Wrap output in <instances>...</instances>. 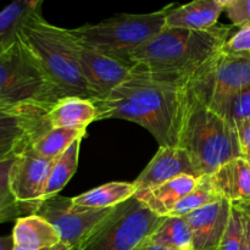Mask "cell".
Returning <instances> with one entry per match:
<instances>
[{
    "mask_svg": "<svg viewBox=\"0 0 250 250\" xmlns=\"http://www.w3.org/2000/svg\"><path fill=\"white\" fill-rule=\"evenodd\" d=\"M66 250H81V248H78V247H76V248H68Z\"/></svg>",
    "mask_w": 250,
    "mask_h": 250,
    "instance_id": "cell-36",
    "label": "cell"
},
{
    "mask_svg": "<svg viewBox=\"0 0 250 250\" xmlns=\"http://www.w3.org/2000/svg\"><path fill=\"white\" fill-rule=\"evenodd\" d=\"M170 7L168 5L149 14L116 15L99 23L84 24L68 32L81 45L128 62L129 54L165 28Z\"/></svg>",
    "mask_w": 250,
    "mask_h": 250,
    "instance_id": "cell-5",
    "label": "cell"
},
{
    "mask_svg": "<svg viewBox=\"0 0 250 250\" xmlns=\"http://www.w3.org/2000/svg\"><path fill=\"white\" fill-rule=\"evenodd\" d=\"M164 219L134 195L110 211L85 239L81 250H136Z\"/></svg>",
    "mask_w": 250,
    "mask_h": 250,
    "instance_id": "cell-7",
    "label": "cell"
},
{
    "mask_svg": "<svg viewBox=\"0 0 250 250\" xmlns=\"http://www.w3.org/2000/svg\"><path fill=\"white\" fill-rule=\"evenodd\" d=\"M224 11L225 0H195L182 6L171 4L165 27L207 31L217 26V21Z\"/></svg>",
    "mask_w": 250,
    "mask_h": 250,
    "instance_id": "cell-15",
    "label": "cell"
},
{
    "mask_svg": "<svg viewBox=\"0 0 250 250\" xmlns=\"http://www.w3.org/2000/svg\"><path fill=\"white\" fill-rule=\"evenodd\" d=\"M55 160L28 149L17 156L10 172V188L24 215H34L44 202L46 185Z\"/></svg>",
    "mask_w": 250,
    "mask_h": 250,
    "instance_id": "cell-10",
    "label": "cell"
},
{
    "mask_svg": "<svg viewBox=\"0 0 250 250\" xmlns=\"http://www.w3.org/2000/svg\"><path fill=\"white\" fill-rule=\"evenodd\" d=\"M149 241L178 250H192V233L183 217L166 216Z\"/></svg>",
    "mask_w": 250,
    "mask_h": 250,
    "instance_id": "cell-24",
    "label": "cell"
},
{
    "mask_svg": "<svg viewBox=\"0 0 250 250\" xmlns=\"http://www.w3.org/2000/svg\"><path fill=\"white\" fill-rule=\"evenodd\" d=\"M194 78L175 83L134 65L129 77L109 95L93 100L98 110L97 121L120 119L134 122L150 132L159 146H178Z\"/></svg>",
    "mask_w": 250,
    "mask_h": 250,
    "instance_id": "cell-1",
    "label": "cell"
},
{
    "mask_svg": "<svg viewBox=\"0 0 250 250\" xmlns=\"http://www.w3.org/2000/svg\"><path fill=\"white\" fill-rule=\"evenodd\" d=\"M225 11L233 26L250 27V0H225Z\"/></svg>",
    "mask_w": 250,
    "mask_h": 250,
    "instance_id": "cell-29",
    "label": "cell"
},
{
    "mask_svg": "<svg viewBox=\"0 0 250 250\" xmlns=\"http://www.w3.org/2000/svg\"><path fill=\"white\" fill-rule=\"evenodd\" d=\"M49 109L15 106L0 109V163L26 153L34 142L50 129Z\"/></svg>",
    "mask_w": 250,
    "mask_h": 250,
    "instance_id": "cell-9",
    "label": "cell"
},
{
    "mask_svg": "<svg viewBox=\"0 0 250 250\" xmlns=\"http://www.w3.org/2000/svg\"><path fill=\"white\" fill-rule=\"evenodd\" d=\"M208 178L215 192L231 204H250V164L243 158L229 161Z\"/></svg>",
    "mask_w": 250,
    "mask_h": 250,
    "instance_id": "cell-16",
    "label": "cell"
},
{
    "mask_svg": "<svg viewBox=\"0 0 250 250\" xmlns=\"http://www.w3.org/2000/svg\"><path fill=\"white\" fill-rule=\"evenodd\" d=\"M82 139L76 141L60 158L54 163L49 176L48 185H46L44 200L59 195L60 190L72 178L78 167V158H80V148Z\"/></svg>",
    "mask_w": 250,
    "mask_h": 250,
    "instance_id": "cell-23",
    "label": "cell"
},
{
    "mask_svg": "<svg viewBox=\"0 0 250 250\" xmlns=\"http://www.w3.org/2000/svg\"><path fill=\"white\" fill-rule=\"evenodd\" d=\"M199 180L193 176H180L150 190L137 193L136 197L158 216H170L178 203L194 189Z\"/></svg>",
    "mask_w": 250,
    "mask_h": 250,
    "instance_id": "cell-17",
    "label": "cell"
},
{
    "mask_svg": "<svg viewBox=\"0 0 250 250\" xmlns=\"http://www.w3.org/2000/svg\"><path fill=\"white\" fill-rule=\"evenodd\" d=\"M68 249L63 244H59V246L51 247V248H42V249H26V248H20V247H14V250H66Z\"/></svg>",
    "mask_w": 250,
    "mask_h": 250,
    "instance_id": "cell-35",
    "label": "cell"
},
{
    "mask_svg": "<svg viewBox=\"0 0 250 250\" xmlns=\"http://www.w3.org/2000/svg\"><path fill=\"white\" fill-rule=\"evenodd\" d=\"M41 0H19L0 11V53L6 50L19 39V31L29 16L41 11Z\"/></svg>",
    "mask_w": 250,
    "mask_h": 250,
    "instance_id": "cell-21",
    "label": "cell"
},
{
    "mask_svg": "<svg viewBox=\"0 0 250 250\" xmlns=\"http://www.w3.org/2000/svg\"><path fill=\"white\" fill-rule=\"evenodd\" d=\"M232 204L220 199L183 216L192 233V250H219L229 226Z\"/></svg>",
    "mask_w": 250,
    "mask_h": 250,
    "instance_id": "cell-14",
    "label": "cell"
},
{
    "mask_svg": "<svg viewBox=\"0 0 250 250\" xmlns=\"http://www.w3.org/2000/svg\"><path fill=\"white\" fill-rule=\"evenodd\" d=\"M11 236L15 247L26 249L51 248L61 243L53 225L36 214L16 220Z\"/></svg>",
    "mask_w": 250,
    "mask_h": 250,
    "instance_id": "cell-19",
    "label": "cell"
},
{
    "mask_svg": "<svg viewBox=\"0 0 250 250\" xmlns=\"http://www.w3.org/2000/svg\"><path fill=\"white\" fill-rule=\"evenodd\" d=\"M60 95L31 49L20 39L0 53V106L51 109Z\"/></svg>",
    "mask_w": 250,
    "mask_h": 250,
    "instance_id": "cell-6",
    "label": "cell"
},
{
    "mask_svg": "<svg viewBox=\"0 0 250 250\" xmlns=\"http://www.w3.org/2000/svg\"><path fill=\"white\" fill-rule=\"evenodd\" d=\"M250 85V53L226 54L220 51L214 61L209 105L222 116L229 100Z\"/></svg>",
    "mask_w": 250,
    "mask_h": 250,
    "instance_id": "cell-11",
    "label": "cell"
},
{
    "mask_svg": "<svg viewBox=\"0 0 250 250\" xmlns=\"http://www.w3.org/2000/svg\"><path fill=\"white\" fill-rule=\"evenodd\" d=\"M77 44L81 66L85 80L95 95L94 100L103 99L109 95L112 89L126 81L132 73L134 65L98 53L93 49L81 45L78 42Z\"/></svg>",
    "mask_w": 250,
    "mask_h": 250,
    "instance_id": "cell-13",
    "label": "cell"
},
{
    "mask_svg": "<svg viewBox=\"0 0 250 250\" xmlns=\"http://www.w3.org/2000/svg\"><path fill=\"white\" fill-rule=\"evenodd\" d=\"M222 51L226 54L250 53V27L239 28L232 34L222 46Z\"/></svg>",
    "mask_w": 250,
    "mask_h": 250,
    "instance_id": "cell-30",
    "label": "cell"
},
{
    "mask_svg": "<svg viewBox=\"0 0 250 250\" xmlns=\"http://www.w3.org/2000/svg\"><path fill=\"white\" fill-rule=\"evenodd\" d=\"M114 209V208H112ZM112 209H89L75 205L72 198L56 195L44 200L36 215L50 222L67 248H81L95 227Z\"/></svg>",
    "mask_w": 250,
    "mask_h": 250,
    "instance_id": "cell-8",
    "label": "cell"
},
{
    "mask_svg": "<svg viewBox=\"0 0 250 250\" xmlns=\"http://www.w3.org/2000/svg\"><path fill=\"white\" fill-rule=\"evenodd\" d=\"M180 176L202 177L187 150L181 146H159L155 156L133 182L136 194L159 187Z\"/></svg>",
    "mask_w": 250,
    "mask_h": 250,
    "instance_id": "cell-12",
    "label": "cell"
},
{
    "mask_svg": "<svg viewBox=\"0 0 250 250\" xmlns=\"http://www.w3.org/2000/svg\"><path fill=\"white\" fill-rule=\"evenodd\" d=\"M236 127L242 158L250 164V119L243 120Z\"/></svg>",
    "mask_w": 250,
    "mask_h": 250,
    "instance_id": "cell-31",
    "label": "cell"
},
{
    "mask_svg": "<svg viewBox=\"0 0 250 250\" xmlns=\"http://www.w3.org/2000/svg\"><path fill=\"white\" fill-rule=\"evenodd\" d=\"M136 250H178V249H173V248H170V247L156 244L154 243V242H150L149 239H146V241H144Z\"/></svg>",
    "mask_w": 250,
    "mask_h": 250,
    "instance_id": "cell-33",
    "label": "cell"
},
{
    "mask_svg": "<svg viewBox=\"0 0 250 250\" xmlns=\"http://www.w3.org/2000/svg\"><path fill=\"white\" fill-rule=\"evenodd\" d=\"M220 199H224V198H221L215 192L214 188L210 185L208 176H203V177H200L199 182L195 186L194 189L188 193L178 203V205L171 212L170 216L183 217L186 215L190 214V212L195 211V210L202 209L207 205L219 202Z\"/></svg>",
    "mask_w": 250,
    "mask_h": 250,
    "instance_id": "cell-25",
    "label": "cell"
},
{
    "mask_svg": "<svg viewBox=\"0 0 250 250\" xmlns=\"http://www.w3.org/2000/svg\"><path fill=\"white\" fill-rule=\"evenodd\" d=\"M242 239H243L242 212L238 205L232 204L229 226L225 232L219 250H241Z\"/></svg>",
    "mask_w": 250,
    "mask_h": 250,
    "instance_id": "cell-27",
    "label": "cell"
},
{
    "mask_svg": "<svg viewBox=\"0 0 250 250\" xmlns=\"http://www.w3.org/2000/svg\"><path fill=\"white\" fill-rule=\"evenodd\" d=\"M0 109H1V106H0Z\"/></svg>",
    "mask_w": 250,
    "mask_h": 250,
    "instance_id": "cell-37",
    "label": "cell"
},
{
    "mask_svg": "<svg viewBox=\"0 0 250 250\" xmlns=\"http://www.w3.org/2000/svg\"><path fill=\"white\" fill-rule=\"evenodd\" d=\"M231 31L222 24L207 31L165 27L129 54L128 62L155 77L187 83L222 50Z\"/></svg>",
    "mask_w": 250,
    "mask_h": 250,
    "instance_id": "cell-3",
    "label": "cell"
},
{
    "mask_svg": "<svg viewBox=\"0 0 250 250\" xmlns=\"http://www.w3.org/2000/svg\"><path fill=\"white\" fill-rule=\"evenodd\" d=\"M14 239L12 236H4L0 237V250H14Z\"/></svg>",
    "mask_w": 250,
    "mask_h": 250,
    "instance_id": "cell-34",
    "label": "cell"
},
{
    "mask_svg": "<svg viewBox=\"0 0 250 250\" xmlns=\"http://www.w3.org/2000/svg\"><path fill=\"white\" fill-rule=\"evenodd\" d=\"M136 195L133 182H109L72 198L75 205L89 209H112Z\"/></svg>",
    "mask_w": 250,
    "mask_h": 250,
    "instance_id": "cell-20",
    "label": "cell"
},
{
    "mask_svg": "<svg viewBox=\"0 0 250 250\" xmlns=\"http://www.w3.org/2000/svg\"><path fill=\"white\" fill-rule=\"evenodd\" d=\"M215 58L190 84L178 144L188 151L202 176L211 175L229 161L242 158L236 126L209 105Z\"/></svg>",
    "mask_w": 250,
    "mask_h": 250,
    "instance_id": "cell-2",
    "label": "cell"
},
{
    "mask_svg": "<svg viewBox=\"0 0 250 250\" xmlns=\"http://www.w3.org/2000/svg\"><path fill=\"white\" fill-rule=\"evenodd\" d=\"M242 212L243 222V239L241 250H250V204H237Z\"/></svg>",
    "mask_w": 250,
    "mask_h": 250,
    "instance_id": "cell-32",
    "label": "cell"
},
{
    "mask_svg": "<svg viewBox=\"0 0 250 250\" xmlns=\"http://www.w3.org/2000/svg\"><path fill=\"white\" fill-rule=\"evenodd\" d=\"M50 128L87 129L97 121L98 110L93 100L80 97H65L55 103L48 111Z\"/></svg>",
    "mask_w": 250,
    "mask_h": 250,
    "instance_id": "cell-18",
    "label": "cell"
},
{
    "mask_svg": "<svg viewBox=\"0 0 250 250\" xmlns=\"http://www.w3.org/2000/svg\"><path fill=\"white\" fill-rule=\"evenodd\" d=\"M19 37L34 54L60 99L65 97L95 99L81 66L78 44L68 29L49 23L41 10L22 24Z\"/></svg>",
    "mask_w": 250,
    "mask_h": 250,
    "instance_id": "cell-4",
    "label": "cell"
},
{
    "mask_svg": "<svg viewBox=\"0 0 250 250\" xmlns=\"http://www.w3.org/2000/svg\"><path fill=\"white\" fill-rule=\"evenodd\" d=\"M85 133L87 129L50 128L34 142L31 149L42 158L56 160L76 141L84 138Z\"/></svg>",
    "mask_w": 250,
    "mask_h": 250,
    "instance_id": "cell-22",
    "label": "cell"
},
{
    "mask_svg": "<svg viewBox=\"0 0 250 250\" xmlns=\"http://www.w3.org/2000/svg\"><path fill=\"white\" fill-rule=\"evenodd\" d=\"M222 116L226 117L233 126H237L243 120L250 119V85L239 90L229 100Z\"/></svg>",
    "mask_w": 250,
    "mask_h": 250,
    "instance_id": "cell-28",
    "label": "cell"
},
{
    "mask_svg": "<svg viewBox=\"0 0 250 250\" xmlns=\"http://www.w3.org/2000/svg\"><path fill=\"white\" fill-rule=\"evenodd\" d=\"M15 159L0 163V224L26 216L10 188V172Z\"/></svg>",
    "mask_w": 250,
    "mask_h": 250,
    "instance_id": "cell-26",
    "label": "cell"
}]
</instances>
